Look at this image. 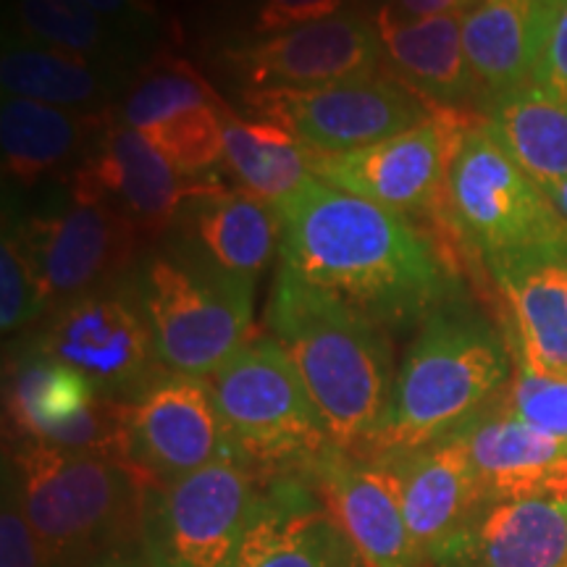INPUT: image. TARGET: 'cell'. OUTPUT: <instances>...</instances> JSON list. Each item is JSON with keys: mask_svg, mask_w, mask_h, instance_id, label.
I'll list each match as a JSON object with an SVG mask.
<instances>
[{"mask_svg": "<svg viewBox=\"0 0 567 567\" xmlns=\"http://www.w3.org/2000/svg\"><path fill=\"white\" fill-rule=\"evenodd\" d=\"M87 9H92L103 19H132L153 17L151 0H82Z\"/></svg>", "mask_w": 567, "mask_h": 567, "instance_id": "39", "label": "cell"}, {"mask_svg": "<svg viewBox=\"0 0 567 567\" xmlns=\"http://www.w3.org/2000/svg\"><path fill=\"white\" fill-rule=\"evenodd\" d=\"M0 567H48L38 536L27 520L21 492L11 465H3V505H0Z\"/></svg>", "mask_w": 567, "mask_h": 567, "instance_id": "36", "label": "cell"}, {"mask_svg": "<svg viewBox=\"0 0 567 567\" xmlns=\"http://www.w3.org/2000/svg\"><path fill=\"white\" fill-rule=\"evenodd\" d=\"M87 567H147L145 555L142 549H124V551H113V555L97 559Z\"/></svg>", "mask_w": 567, "mask_h": 567, "instance_id": "40", "label": "cell"}, {"mask_svg": "<svg viewBox=\"0 0 567 567\" xmlns=\"http://www.w3.org/2000/svg\"><path fill=\"white\" fill-rule=\"evenodd\" d=\"M538 0H478L463 13L467 66L486 101L534 82Z\"/></svg>", "mask_w": 567, "mask_h": 567, "instance_id": "24", "label": "cell"}, {"mask_svg": "<svg viewBox=\"0 0 567 567\" xmlns=\"http://www.w3.org/2000/svg\"><path fill=\"white\" fill-rule=\"evenodd\" d=\"M105 113H80L30 97H6L0 109L3 172L19 184H34L59 172L84 145L95 142Z\"/></svg>", "mask_w": 567, "mask_h": 567, "instance_id": "25", "label": "cell"}, {"mask_svg": "<svg viewBox=\"0 0 567 567\" xmlns=\"http://www.w3.org/2000/svg\"><path fill=\"white\" fill-rule=\"evenodd\" d=\"M494 405L544 434L567 439V379H547L515 365V373L494 396Z\"/></svg>", "mask_w": 567, "mask_h": 567, "instance_id": "33", "label": "cell"}, {"mask_svg": "<svg viewBox=\"0 0 567 567\" xmlns=\"http://www.w3.org/2000/svg\"><path fill=\"white\" fill-rule=\"evenodd\" d=\"M234 567H365L300 471L266 476Z\"/></svg>", "mask_w": 567, "mask_h": 567, "instance_id": "17", "label": "cell"}, {"mask_svg": "<svg viewBox=\"0 0 567 567\" xmlns=\"http://www.w3.org/2000/svg\"><path fill=\"white\" fill-rule=\"evenodd\" d=\"M423 567H567V505L549 494L484 499Z\"/></svg>", "mask_w": 567, "mask_h": 567, "instance_id": "18", "label": "cell"}, {"mask_svg": "<svg viewBox=\"0 0 567 567\" xmlns=\"http://www.w3.org/2000/svg\"><path fill=\"white\" fill-rule=\"evenodd\" d=\"M509 375L513 352L496 326L460 297L439 305L396 368L384 425L360 460L379 463L455 436Z\"/></svg>", "mask_w": 567, "mask_h": 567, "instance_id": "3", "label": "cell"}, {"mask_svg": "<svg viewBox=\"0 0 567 567\" xmlns=\"http://www.w3.org/2000/svg\"><path fill=\"white\" fill-rule=\"evenodd\" d=\"M431 218L486 271L517 255L567 245V221L494 137L486 116L460 134Z\"/></svg>", "mask_w": 567, "mask_h": 567, "instance_id": "5", "label": "cell"}, {"mask_svg": "<svg viewBox=\"0 0 567 567\" xmlns=\"http://www.w3.org/2000/svg\"><path fill=\"white\" fill-rule=\"evenodd\" d=\"M48 308L126 279L140 234L130 218L109 205L76 200L13 226Z\"/></svg>", "mask_w": 567, "mask_h": 567, "instance_id": "13", "label": "cell"}, {"mask_svg": "<svg viewBox=\"0 0 567 567\" xmlns=\"http://www.w3.org/2000/svg\"><path fill=\"white\" fill-rule=\"evenodd\" d=\"M179 218L213 264L250 281L281 245V224L274 205L245 189H226L224 184L189 197Z\"/></svg>", "mask_w": 567, "mask_h": 567, "instance_id": "23", "label": "cell"}, {"mask_svg": "<svg viewBox=\"0 0 567 567\" xmlns=\"http://www.w3.org/2000/svg\"><path fill=\"white\" fill-rule=\"evenodd\" d=\"M224 101L195 105L176 113L168 122L145 130L151 145L184 176H200L224 161Z\"/></svg>", "mask_w": 567, "mask_h": 567, "instance_id": "31", "label": "cell"}, {"mask_svg": "<svg viewBox=\"0 0 567 567\" xmlns=\"http://www.w3.org/2000/svg\"><path fill=\"white\" fill-rule=\"evenodd\" d=\"M97 396L84 375L24 347L13 358L6 381V415L19 444H51Z\"/></svg>", "mask_w": 567, "mask_h": 567, "instance_id": "27", "label": "cell"}, {"mask_svg": "<svg viewBox=\"0 0 567 567\" xmlns=\"http://www.w3.org/2000/svg\"><path fill=\"white\" fill-rule=\"evenodd\" d=\"M0 84L6 97H30L69 111L90 109L105 95L103 76L87 59L38 40H13L6 45Z\"/></svg>", "mask_w": 567, "mask_h": 567, "instance_id": "29", "label": "cell"}, {"mask_svg": "<svg viewBox=\"0 0 567 567\" xmlns=\"http://www.w3.org/2000/svg\"><path fill=\"white\" fill-rule=\"evenodd\" d=\"M274 208L281 264L381 329L423 323L460 297L452 243L442 231L431 237L402 213L316 176Z\"/></svg>", "mask_w": 567, "mask_h": 567, "instance_id": "1", "label": "cell"}, {"mask_svg": "<svg viewBox=\"0 0 567 567\" xmlns=\"http://www.w3.org/2000/svg\"><path fill=\"white\" fill-rule=\"evenodd\" d=\"M208 384L237 457L264 476L302 471L334 450L302 375L274 337L247 342Z\"/></svg>", "mask_w": 567, "mask_h": 567, "instance_id": "6", "label": "cell"}, {"mask_svg": "<svg viewBox=\"0 0 567 567\" xmlns=\"http://www.w3.org/2000/svg\"><path fill=\"white\" fill-rule=\"evenodd\" d=\"M488 130L505 145L517 166L538 184L544 195L567 189V103L523 84L507 95L488 101Z\"/></svg>", "mask_w": 567, "mask_h": 567, "instance_id": "26", "label": "cell"}, {"mask_svg": "<svg viewBox=\"0 0 567 567\" xmlns=\"http://www.w3.org/2000/svg\"><path fill=\"white\" fill-rule=\"evenodd\" d=\"M218 101L221 97L213 92L193 63L176 55H161L142 71L122 109V122L132 130L145 132L174 118L176 113Z\"/></svg>", "mask_w": 567, "mask_h": 567, "instance_id": "30", "label": "cell"}, {"mask_svg": "<svg viewBox=\"0 0 567 567\" xmlns=\"http://www.w3.org/2000/svg\"><path fill=\"white\" fill-rule=\"evenodd\" d=\"M365 567H423L386 465L329 450L302 467Z\"/></svg>", "mask_w": 567, "mask_h": 567, "instance_id": "16", "label": "cell"}, {"mask_svg": "<svg viewBox=\"0 0 567 567\" xmlns=\"http://www.w3.org/2000/svg\"><path fill=\"white\" fill-rule=\"evenodd\" d=\"M137 284L166 371L210 379L255 339V281L208 255H155Z\"/></svg>", "mask_w": 567, "mask_h": 567, "instance_id": "7", "label": "cell"}, {"mask_svg": "<svg viewBox=\"0 0 567 567\" xmlns=\"http://www.w3.org/2000/svg\"><path fill=\"white\" fill-rule=\"evenodd\" d=\"M538 494L557 496V499H563L567 505V463H559L555 471H551L549 476L544 478L542 492H538Z\"/></svg>", "mask_w": 567, "mask_h": 567, "instance_id": "41", "label": "cell"}, {"mask_svg": "<svg viewBox=\"0 0 567 567\" xmlns=\"http://www.w3.org/2000/svg\"><path fill=\"white\" fill-rule=\"evenodd\" d=\"M27 347L69 365L97 394L124 405L166 373L140 284L132 279L55 305Z\"/></svg>", "mask_w": 567, "mask_h": 567, "instance_id": "9", "label": "cell"}, {"mask_svg": "<svg viewBox=\"0 0 567 567\" xmlns=\"http://www.w3.org/2000/svg\"><path fill=\"white\" fill-rule=\"evenodd\" d=\"M218 187L216 179L184 176L124 122H105L74 172L71 197L103 203L137 226L145 239L172 226L189 197Z\"/></svg>", "mask_w": 567, "mask_h": 567, "instance_id": "14", "label": "cell"}, {"mask_svg": "<svg viewBox=\"0 0 567 567\" xmlns=\"http://www.w3.org/2000/svg\"><path fill=\"white\" fill-rule=\"evenodd\" d=\"M264 484V473L237 457L166 484H147L142 496L147 567H234Z\"/></svg>", "mask_w": 567, "mask_h": 567, "instance_id": "8", "label": "cell"}, {"mask_svg": "<svg viewBox=\"0 0 567 567\" xmlns=\"http://www.w3.org/2000/svg\"><path fill=\"white\" fill-rule=\"evenodd\" d=\"M48 310L51 308L21 252L17 234L6 231L3 245H0V329L3 334H17Z\"/></svg>", "mask_w": 567, "mask_h": 567, "instance_id": "34", "label": "cell"}, {"mask_svg": "<svg viewBox=\"0 0 567 567\" xmlns=\"http://www.w3.org/2000/svg\"><path fill=\"white\" fill-rule=\"evenodd\" d=\"M534 84L567 103V0H538Z\"/></svg>", "mask_w": 567, "mask_h": 567, "instance_id": "35", "label": "cell"}, {"mask_svg": "<svg viewBox=\"0 0 567 567\" xmlns=\"http://www.w3.org/2000/svg\"><path fill=\"white\" fill-rule=\"evenodd\" d=\"M17 17L32 40L95 59L109 45L103 17L82 0H17Z\"/></svg>", "mask_w": 567, "mask_h": 567, "instance_id": "32", "label": "cell"}, {"mask_svg": "<svg viewBox=\"0 0 567 567\" xmlns=\"http://www.w3.org/2000/svg\"><path fill=\"white\" fill-rule=\"evenodd\" d=\"M266 329L292 358L337 450L365 457L396 379L386 329L284 264L268 297Z\"/></svg>", "mask_w": 567, "mask_h": 567, "instance_id": "2", "label": "cell"}, {"mask_svg": "<svg viewBox=\"0 0 567 567\" xmlns=\"http://www.w3.org/2000/svg\"><path fill=\"white\" fill-rule=\"evenodd\" d=\"M488 276L505 305L515 365L567 379V245L517 255Z\"/></svg>", "mask_w": 567, "mask_h": 567, "instance_id": "19", "label": "cell"}, {"mask_svg": "<svg viewBox=\"0 0 567 567\" xmlns=\"http://www.w3.org/2000/svg\"><path fill=\"white\" fill-rule=\"evenodd\" d=\"M394 9H400L408 17H460L478 0H394Z\"/></svg>", "mask_w": 567, "mask_h": 567, "instance_id": "38", "label": "cell"}, {"mask_svg": "<svg viewBox=\"0 0 567 567\" xmlns=\"http://www.w3.org/2000/svg\"><path fill=\"white\" fill-rule=\"evenodd\" d=\"M344 0H260L255 11V34H279L342 11Z\"/></svg>", "mask_w": 567, "mask_h": 567, "instance_id": "37", "label": "cell"}, {"mask_svg": "<svg viewBox=\"0 0 567 567\" xmlns=\"http://www.w3.org/2000/svg\"><path fill=\"white\" fill-rule=\"evenodd\" d=\"M48 567H87L142 549L145 481L124 460L19 444L6 460Z\"/></svg>", "mask_w": 567, "mask_h": 567, "instance_id": "4", "label": "cell"}, {"mask_svg": "<svg viewBox=\"0 0 567 567\" xmlns=\"http://www.w3.org/2000/svg\"><path fill=\"white\" fill-rule=\"evenodd\" d=\"M384 59L417 95L439 109L471 111L484 95L467 66L463 48V13L460 17H408L384 6L375 17Z\"/></svg>", "mask_w": 567, "mask_h": 567, "instance_id": "21", "label": "cell"}, {"mask_svg": "<svg viewBox=\"0 0 567 567\" xmlns=\"http://www.w3.org/2000/svg\"><path fill=\"white\" fill-rule=\"evenodd\" d=\"M481 118L473 111L436 109L429 122L375 145L350 153L308 151L310 174L402 216H434L460 134Z\"/></svg>", "mask_w": 567, "mask_h": 567, "instance_id": "11", "label": "cell"}, {"mask_svg": "<svg viewBox=\"0 0 567 567\" xmlns=\"http://www.w3.org/2000/svg\"><path fill=\"white\" fill-rule=\"evenodd\" d=\"M231 61L237 63L239 80L252 84V90H300L379 74L384 45L375 21L339 11L255 40L231 53Z\"/></svg>", "mask_w": 567, "mask_h": 567, "instance_id": "15", "label": "cell"}, {"mask_svg": "<svg viewBox=\"0 0 567 567\" xmlns=\"http://www.w3.org/2000/svg\"><path fill=\"white\" fill-rule=\"evenodd\" d=\"M245 97L260 118L284 126L310 153L375 145L429 122L439 109L400 76L381 74L321 87L252 90Z\"/></svg>", "mask_w": 567, "mask_h": 567, "instance_id": "10", "label": "cell"}, {"mask_svg": "<svg viewBox=\"0 0 567 567\" xmlns=\"http://www.w3.org/2000/svg\"><path fill=\"white\" fill-rule=\"evenodd\" d=\"M455 436L465 444L486 499L538 494L544 478L567 463V439L544 434L520 417L502 413L494 402Z\"/></svg>", "mask_w": 567, "mask_h": 567, "instance_id": "22", "label": "cell"}, {"mask_svg": "<svg viewBox=\"0 0 567 567\" xmlns=\"http://www.w3.org/2000/svg\"><path fill=\"white\" fill-rule=\"evenodd\" d=\"M392 473L421 559L436 557L486 499L460 436L379 460Z\"/></svg>", "mask_w": 567, "mask_h": 567, "instance_id": "20", "label": "cell"}, {"mask_svg": "<svg viewBox=\"0 0 567 567\" xmlns=\"http://www.w3.org/2000/svg\"><path fill=\"white\" fill-rule=\"evenodd\" d=\"M122 455L145 484H166L237 457L208 379L166 371L126 402Z\"/></svg>", "mask_w": 567, "mask_h": 567, "instance_id": "12", "label": "cell"}, {"mask_svg": "<svg viewBox=\"0 0 567 567\" xmlns=\"http://www.w3.org/2000/svg\"><path fill=\"white\" fill-rule=\"evenodd\" d=\"M224 163L245 193L276 205L310 179L308 151L284 126L258 118L245 122L221 105Z\"/></svg>", "mask_w": 567, "mask_h": 567, "instance_id": "28", "label": "cell"}]
</instances>
